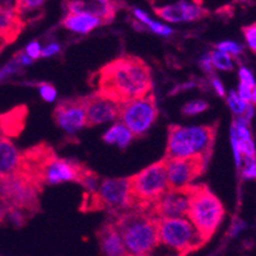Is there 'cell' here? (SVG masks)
<instances>
[{"label": "cell", "instance_id": "35", "mask_svg": "<svg viewBox=\"0 0 256 256\" xmlns=\"http://www.w3.org/2000/svg\"><path fill=\"white\" fill-rule=\"evenodd\" d=\"M9 210V204L6 203L2 195H0V223H3L6 220V214Z\"/></svg>", "mask_w": 256, "mask_h": 256}, {"label": "cell", "instance_id": "10", "mask_svg": "<svg viewBox=\"0 0 256 256\" xmlns=\"http://www.w3.org/2000/svg\"><path fill=\"white\" fill-rule=\"evenodd\" d=\"M190 195H192V185L180 188H168L157 202H154L143 213L157 220L186 218Z\"/></svg>", "mask_w": 256, "mask_h": 256}, {"label": "cell", "instance_id": "18", "mask_svg": "<svg viewBox=\"0 0 256 256\" xmlns=\"http://www.w3.org/2000/svg\"><path fill=\"white\" fill-rule=\"evenodd\" d=\"M20 152L0 130V180L14 174L20 166Z\"/></svg>", "mask_w": 256, "mask_h": 256}, {"label": "cell", "instance_id": "3", "mask_svg": "<svg viewBox=\"0 0 256 256\" xmlns=\"http://www.w3.org/2000/svg\"><path fill=\"white\" fill-rule=\"evenodd\" d=\"M218 125V121L212 125L200 126L170 125L167 129V146L164 158L171 160L190 156H203L206 160H209L217 136Z\"/></svg>", "mask_w": 256, "mask_h": 256}, {"label": "cell", "instance_id": "12", "mask_svg": "<svg viewBox=\"0 0 256 256\" xmlns=\"http://www.w3.org/2000/svg\"><path fill=\"white\" fill-rule=\"evenodd\" d=\"M52 118L62 129L69 134L86 128L84 100L83 97L62 100L56 104Z\"/></svg>", "mask_w": 256, "mask_h": 256}, {"label": "cell", "instance_id": "26", "mask_svg": "<svg viewBox=\"0 0 256 256\" xmlns=\"http://www.w3.org/2000/svg\"><path fill=\"white\" fill-rule=\"evenodd\" d=\"M242 32H244V34H245V38L246 41H248V45L250 46L251 51L252 52H255L256 51V24L255 23H252L251 26H246V27H244L242 28Z\"/></svg>", "mask_w": 256, "mask_h": 256}, {"label": "cell", "instance_id": "21", "mask_svg": "<svg viewBox=\"0 0 256 256\" xmlns=\"http://www.w3.org/2000/svg\"><path fill=\"white\" fill-rule=\"evenodd\" d=\"M44 6L45 2L42 0H20L14 3V10L26 26L28 22H34L41 17L37 14V12L41 10Z\"/></svg>", "mask_w": 256, "mask_h": 256}, {"label": "cell", "instance_id": "39", "mask_svg": "<svg viewBox=\"0 0 256 256\" xmlns=\"http://www.w3.org/2000/svg\"><path fill=\"white\" fill-rule=\"evenodd\" d=\"M212 83H213V87L216 88V90H217L218 94H220V96H224V87H223L222 83L220 82V79H217L216 76H214L213 80H212Z\"/></svg>", "mask_w": 256, "mask_h": 256}, {"label": "cell", "instance_id": "19", "mask_svg": "<svg viewBox=\"0 0 256 256\" xmlns=\"http://www.w3.org/2000/svg\"><path fill=\"white\" fill-rule=\"evenodd\" d=\"M27 106L20 104L14 107L9 112L3 114L0 116V130L9 139L18 136L26 126V118H27Z\"/></svg>", "mask_w": 256, "mask_h": 256}, {"label": "cell", "instance_id": "11", "mask_svg": "<svg viewBox=\"0 0 256 256\" xmlns=\"http://www.w3.org/2000/svg\"><path fill=\"white\" fill-rule=\"evenodd\" d=\"M168 188H180L192 185V181L204 174L208 160L203 156L164 160Z\"/></svg>", "mask_w": 256, "mask_h": 256}, {"label": "cell", "instance_id": "41", "mask_svg": "<svg viewBox=\"0 0 256 256\" xmlns=\"http://www.w3.org/2000/svg\"><path fill=\"white\" fill-rule=\"evenodd\" d=\"M6 41H4L3 38H0V52H2V51H3V48H6Z\"/></svg>", "mask_w": 256, "mask_h": 256}, {"label": "cell", "instance_id": "13", "mask_svg": "<svg viewBox=\"0 0 256 256\" xmlns=\"http://www.w3.org/2000/svg\"><path fill=\"white\" fill-rule=\"evenodd\" d=\"M83 100H84L86 128H93L107 121L118 120L120 104L96 92L84 96Z\"/></svg>", "mask_w": 256, "mask_h": 256}, {"label": "cell", "instance_id": "29", "mask_svg": "<svg viewBox=\"0 0 256 256\" xmlns=\"http://www.w3.org/2000/svg\"><path fill=\"white\" fill-rule=\"evenodd\" d=\"M40 93H41V97L48 102H52L56 97V90L54 88V86L48 84V83L40 84Z\"/></svg>", "mask_w": 256, "mask_h": 256}, {"label": "cell", "instance_id": "38", "mask_svg": "<svg viewBox=\"0 0 256 256\" xmlns=\"http://www.w3.org/2000/svg\"><path fill=\"white\" fill-rule=\"evenodd\" d=\"M200 65H202V68H203L204 70L208 72V73H212V62L209 55L203 56V59H202V62H200Z\"/></svg>", "mask_w": 256, "mask_h": 256}, {"label": "cell", "instance_id": "1", "mask_svg": "<svg viewBox=\"0 0 256 256\" xmlns=\"http://www.w3.org/2000/svg\"><path fill=\"white\" fill-rule=\"evenodd\" d=\"M90 83L94 92L116 102L128 104L153 93L152 73L143 59L122 55L93 73Z\"/></svg>", "mask_w": 256, "mask_h": 256}, {"label": "cell", "instance_id": "5", "mask_svg": "<svg viewBox=\"0 0 256 256\" xmlns=\"http://www.w3.org/2000/svg\"><path fill=\"white\" fill-rule=\"evenodd\" d=\"M130 209H134V203L130 195L128 178L102 180L96 192L83 194L80 206V210L84 213L106 210L112 217Z\"/></svg>", "mask_w": 256, "mask_h": 256}, {"label": "cell", "instance_id": "16", "mask_svg": "<svg viewBox=\"0 0 256 256\" xmlns=\"http://www.w3.org/2000/svg\"><path fill=\"white\" fill-rule=\"evenodd\" d=\"M96 236L104 256H129L118 228L111 220H106L98 228Z\"/></svg>", "mask_w": 256, "mask_h": 256}, {"label": "cell", "instance_id": "17", "mask_svg": "<svg viewBox=\"0 0 256 256\" xmlns=\"http://www.w3.org/2000/svg\"><path fill=\"white\" fill-rule=\"evenodd\" d=\"M23 28L24 23L16 13L14 3L12 6L10 3L0 4V38H3L6 45L14 42Z\"/></svg>", "mask_w": 256, "mask_h": 256}, {"label": "cell", "instance_id": "34", "mask_svg": "<svg viewBox=\"0 0 256 256\" xmlns=\"http://www.w3.org/2000/svg\"><path fill=\"white\" fill-rule=\"evenodd\" d=\"M246 178H255V158H246Z\"/></svg>", "mask_w": 256, "mask_h": 256}, {"label": "cell", "instance_id": "33", "mask_svg": "<svg viewBox=\"0 0 256 256\" xmlns=\"http://www.w3.org/2000/svg\"><path fill=\"white\" fill-rule=\"evenodd\" d=\"M240 79H241L242 84H246L248 87H255V80H254L252 76L248 69H241L240 70Z\"/></svg>", "mask_w": 256, "mask_h": 256}, {"label": "cell", "instance_id": "40", "mask_svg": "<svg viewBox=\"0 0 256 256\" xmlns=\"http://www.w3.org/2000/svg\"><path fill=\"white\" fill-rule=\"evenodd\" d=\"M242 228H245V223L241 222V220H237V222H234V228H232V230H231L232 234H237V232H240L242 230Z\"/></svg>", "mask_w": 256, "mask_h": 256}, {"label": "cell", "instance_id": "7", "mask_svg": "<svg viewBox=\"0 0 256 256\" xmlns=\"http://www.w3.org/2000/svg\"><path fill=\"white\" fill-rule=\"evenodd\" d=\"M160 242L178 256H185L203 248L206 242L186 218L158 220Z\"/></svg>", "mask_w": 256, "mask_h": 256}, {"label": "cell", "instance_id": "30", "mask_svg": "<svg viewBox=\"0 0 256 256\" xmlns=\"http://www.w3.org/2000/svg\"><path fill=\"white\" fill-rule=\"evenodd\" d=\"M41 50H42V48H41L40 44L34 41V42H31L27 48H26L24 52L30 59L34 60V59H38V58L41 56Z\"/></svg>", "mask_w": 256, "mask_h": 256}, {"label": "cell", "instance_id": "36", "mask_svg": "<svg viewBox=\"0 0 256 256\" xmlns=\"http://www.w3.org/2000/svg\"><path fill=\"white\" fill-rule=\"evenodd\" d=\"M17 70V62H9L6 66H4L2 70H0V79H4L9 76V74L14 73Z\"/></svg>", "mask_w": 256, "mask_h": 256}, {"label": "cell", "instance_id": "8", "mask_svg": "<svg viewBox=\"0 0 256 256\" xmlns=\"http://www.w3.org/2000/svg\"><path fill=\"white\" fill-rule=\"evenodd\" d=\"M41 192V188L17 171L0 180V195L6 199L9 206L22 210L30 218L40 210Z\"/></svg>", "mask_w": 256, "mask_h": 256}, {"label": "cell", "instance_id": "2", "mask_svg": "<svg viewBox=\"0 0 256 256\" xmlns=\"http://www.w3.org/2000/svg\"><path fill=\"white\" fill-rule=\"evenodd\" d=\"M129 256H153L160 246L158 220L136 209L111 218Z\"/></svg>", "mask_w": 256, "mask_h": 256}, {"label": "cell", "instance_id": "4", "mask_svg": "<svg viewBox=\"0 0 256 256\" xmlns=\"http://www.w3.org/2000/svg\"><path fill=\"white\" fill-rule=\"evenodd\" d=\"M222 202L209 190L206 184L192 185V195L186 220L196 228L202 238L208 242L224 217Z\"/></svg>", "mask_w": 256, "mask_h": 256}, {"label": "cell", "instance_id": "24", "mask_svg": "<svg viewBox=\"0 0 256 256\" xmlns=\"http://www.w3.org/2000/svg\"><path fill=\"white\" fill-rule=\"evenodd\" d=\"M209 104L206 101H202V100H195L192 102H188L185 106L182 107V114L186 116H192L198 115L200 112H204L206 110H208Z\"/></svg>", "mask_w": 256, "mask_h": 256}, {"label": "cell", "instance_id": "22", "mask_svg": "<svg viewBox=\"0 0 256 256\" xmlns=\"http://www.w3.org/2000/svg\"><path fill=\"white\" fill-rule=\"evenodd\" d=\"M132 134L120 122L114 125L104 136V140L108 144H118L121 150H125L132 140Z\"/></svg>", "mask_w": 256, "mask_h": 256}, {"label": "cell", "instance_id": "15", "mask_svg": "<svg viewBox=\"0 0 256 256\" xmlns=\"http://www.w3.org/2000/svg\"><path fill=\"white\" fill-rule=\"evenodd\" d=\"M68 13H86L98 18L102 24H110L116 16L118 9V3L116 2H107V0H76L66 3Z\"/></svg>", "mask_w": 256, "mask_h": 256}, {"label": "cell", "instance_id": "27", "mask_svg": "<svg viewBox=\"0 0 256 256\" xmlns=\"http://www.w3.org/2000/svg\"><path fill=\"white\" fill-rule=\"evenodd\" d=\"M217 48H218L217 51L227 54V55H230V56H231V55L236 56V55H238V54L241 52V46H238L234 42H231V41H224V42L218 44Z\"/></svg>", "mask_w": 256, "mask_h": 256}, {"label": "cell", "instance_id": "25", "mask_svg": "<svg viewBox=\"0 0 256 256\" xmlns=\"http://www.w3.org/2000/svg\"><path fill=\"white\" fill-rule=\"evenodd\" d=\"M228 104L232 108L234 114H238V115H242L245 114V111L248 110V107L250 106V104H246L245 101H242L238 96H237L236 92H230V96H228Z\"/></svg>", "mask_w": 256, "mask_h": 256}, {"label": "cell", "instance_id": "31", "mask_svg": "<svg viewBox=\"0 0 256 256\" xmlns=\"http://www.w3.org/2000/svg\"><path fill=\"white\" fill-rule=\"evenodd\" d=\"M146 26H150V28L152 30V31H154L156 34H164V36H168V34H172V30L170 28V27H167V26H164V24H160V23L153 22L152 20H148Z\"/></svg>", "mask_w": 256, "mask_h": 256}, {"label": "cell", "instance_id": "28", "mask_svg": "<svg viewBox=\"0 0 256 256\" xmlns=\"http://www.w3.org/2000/svg\"><path fill=\"white\" fill-rule=\"evenodd\" d=\"M238 148L241 156H245L246 158H255V146L254 142L251 140H240L238 139Z\"/></svg>", "mask_w": 256, "mask_h": 256}, {"label": "cell", "instance_id": "32", "mask_svg": "<svg viewBox=\"0 0 256 256\" xmlns=\"http://www.w3.org/2000/svg\"><path fill=\"white\" fill-rule=\"evenodd\" d=\"M231 139H232V146H234V158H236V162H237V166L241 164V160H242V156L240 153V148H238V138H237V134H236V129L232 126L231 129Z\"/></svg>", "mask_w": 256, "mask_h": 256}, {"label": "cell", "instance_id": "9", "mask_svg": "<svg viewBox=\"0 0 256 256\" xmlns=\"http://www.w3.org/2000/svg\"><path fill=\"white\" fill-rule=\"evenodd\" d=\"M157 116V102L154 94L150 93L143 98L120 104L118 121L132 132V136H140L150 129Z\"/></svg>", "mask_w": 256, "mask_h": 256}, {"label": "cell", "instance_id": "37", "mask_svg": "<svg viewBox=\"0 0 256 256\" xmlns=\"http://www.w3.org/2000/svg\"><path fill=\"white\" fill-rule=\"evenodd\" d=\"M59 50H60L59 45H56V44H52V45H48V48H45L41 50V56L42 58L52 56L54 54H56Z\"/></svg>", "mask_w": 256, "mask_h": 256}, {"label": "cell", "instance_id": "20", "mask_svg": "<svg viewBox=\"0 0 256 256\" xmlns=\"http://www.w3.org/2000/svg\"><path fill=\"white\" fill-rule=\"evenodd\" d=\"M62 24L65 28L78 34H88L98 26H104L98 18L86 13H66V16L62 18Z\"/></svg>", "mask_w": 256, "mask_h": 256}, {"label": "cell", "instance_id": "23", "mask_svg": "<svg viewBox=\"0 0 256 256\" xmlns=\"http://www.w3.org/2000/svg\"><path fill=\"white\" fill-rule=\"evenodd\" d=\"M210 62L212 65L220 70H232L234 69V62H232V56L227 55L220 51H212L210 52Z\"/></svg>", "mask_w": 256, "mask_h": 256}, {"label": "cell", "instance_id": "14", "mask_svg": "<svg viewBox=\"0 0 256 256\" xmlns=\"http://www.w3.org/2000/svg\"><path fill=\"white\" fill-rule=\"evenodd\" d=\"M154 13L168 22L195 20L209 16L208 9L203 8L202 3L198 2H178L164 6H154Z\"/></svg>", "mask_w": 256, "mask_h": 256}, {"label": "cell", "instance_id": "6", "mask_svg": "<svg viewBox=\"0 0 256 256\" xmlns=\"http://www.w3.org/2000/svg\"><path fill=\"white\" fill-rule=\"evenodd\" d=\"M134 209L146 212L168 190L166 162L162 158L156 164L128 178Z\"/></svg>", "mask_w": 256, "mask_h": 256}]
</instances>
